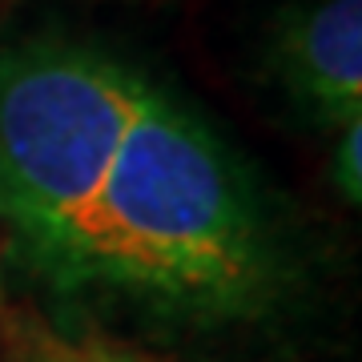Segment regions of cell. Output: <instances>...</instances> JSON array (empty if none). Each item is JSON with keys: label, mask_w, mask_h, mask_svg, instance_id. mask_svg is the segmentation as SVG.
<instances>
[{"label": "cell", "mask_w": 362, "mask_h": 362, "mask_svg": "<svg viewBox=\"0 0 362 362\" xmlns=\"http://www.w3.org/2000/svg\"><path fill=\"white\" fill-rule=\"evenodd\" d=\"M274 69L306 117L350 125L362 117V0H318L278 33Z\"/></svg>", "instance_id": "3957f363"}, {"label": "cell", "mask_w": 362, "mask_h": 362, "mask_svg": "<svg viewBox=\"0 0 362 362\" xmlns=\"http://www.w3.org/2000/svg\"><path fill=\"white\" fill-rule=\"evenodd\" d=\"M145 85V73L89 40L28 37L0 49V233L57 294L77 286L93 202Z\"/></svg>", "instance_id": "7a4b0ae2"}, {"label": "cell", "mask_w": 362, "mask_h": 362, "mask_svg": "<svg viewBox=\"0 0 362 362\" xmlns=\"http://www.w3.org/2000/svg\"><path fill=\"white\" fill-rule=\"evenodd\" d=\"M8 362H149L105 338H69L52 330H25L8 350Z\"/></svg>", "instance_id": "277c9868"}, {"label": "cell", "mask_w": 362, "mask_h": 362, "mask_svg": "<svg viewBox=\"0 0 362 362\" xmlns=\"http://www.w3.org/2000/svg\"><path fill=\"white\" fill-rule=\"evenodd\" d=\"M334 185L350 206H358L362 197V117L338 129L334 145Z\"/></svg>", "instance_id": "5b68a950"}, {"label": "cell", "mask_w": 362, "mask_h": 362, "mask_svg": "<svg viewBox=\"0 0 362 362\" xmlns=\"http://www.w3.org/2000/svg\"><path fill=\"white\" fill-rule=\"evenodd\" d=\"M278 270L246 165L149 81L93 202L73 294L105 290L189 322H233L270 302Z\"/></svg>", "instance_id": "6da1fadb"}]
</instances>
